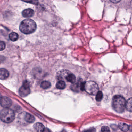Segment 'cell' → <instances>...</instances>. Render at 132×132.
<instances>
[{
  "label": "cell",
  "mask_w": 132,
  "mask_h": 132,
  "mask_svg": "<svg viewBox=\"0 0 132 132\" xmlns=\"http://www.w3.org/2000/svg\"><path fill=\"white\" fill-rule=\"evenodd\" d=\"M125 99L122 96L115 95L112 100V106L114 110L118 113L124 112L126 108Z\"/></svg>",
  "instance_id": "2"
},
{
  "label": "cell",
  "mask_w": 132,
  "mask_h": 132,
  "mask_svg": "<svg viewBox=\"0 0 132 132\" xmlns=\"http://www.w3.org/2000/svg\"><path fill=\"white\" fill-rule=\"evenodd\" d=\"M51 84L50 82L47 81H43L41 84V87L44 89H47L51 87Z\"/></svg>",
  "instance_id": "18"
},
{
  "label": "cell",
  "mask_w": 132,
  "mask_h": 132,
  "mask_svg": "<svg viewBox=\"0 0 132 132\" xmlns=\"http://www.w3.org/2000/svg\"><path fill=\"white\" fill-rule=\"evenodd\" d=\"M71 72L68 70L60 71L56 74V79L59 81H64L66 80L67 76Z\"/></svg>",
  "instance_id": "7"
},
{
  "label": "cell",
  "mask_w": 132,
  "mask_h": 132,
  "mask_svg": "<svg viewBox=\"0 0 132 132\" xmlns=\"http://www.w3.org/2000/svg\"><path fill=\"white\" fill-rule=\"evenodd\" d=\"M22 1L27 3H30L35 5H37L38 4V0H22Z\"/></svg>",
  "instance_id": "20"
},
{
  "label": "cell",
  "mask_w": 132,
  "mask_h": 132,
  "mask_svg": "<svg viewBox=\"0 0 132 132\" xmlns=\"http://www.w3.org/2000/svg\"><path fill=\"white\" fill-rule=\"evenodd\" d=\"M12 104L11 100L7 97H2L0 100V105L4 108H9Z\"/></svg>",
  "instance_id": "8"
},
{
  "label": "cell",
  "mask_w": 132,
  "mask_h": 132,
  "mask_svg": "<svg viewBox=\"0 0 132 132\" xmlns=\"http://www.w3.org/2000/svg\"><path fill=\"white\" fill-rule=\"evenodd\" d=\"M24 119L26 121L29 123H32L35 121V117L29 113H26L25 114Z\"/></svg>",
  "instance_id": "12"
},
{
  "label": "cell",
  "mask_w": 132,
  "mask_h": 132,
  "mask_svg": "<svg viewBox=\"0 0 132 132\" xmlns=\"http://www.w3.org/2000/svg\"><path fill=\"white\" fill-rule=\"evenodd\" d=\"M103 98V94L101 91H98L97 94L96 95V101L97 102H100L102 100Z\"/></svg>",
  "instance_id": "19"
},
{
  "label": "cell",
  "mask_w": 132,
  "mask_h": 132,
  "mask_svg": "<svg viewBox=\"0 0 132 132\" xmlns=\"http://www.w3.org/2000/svg\"><path fill=\"white\" fill-rule=\"evenodd\" d=\"M9 37L11 41L15 42L18 40L19 38V36L18 33H16L12 32L9 34Z\"/></svg>",
  "instance_id": "17"
},
{
  "label": "cell",
  "mask_w": 132,
  "mask_h": 132,
  "mask_svg": "<svg viewBox=\"0 0 132 132\" xmlns=\"http://www.w3.org/2000/svg\"><path fill=\"white\" fill-rule=\"evenodd\" d=\"M66 80L71 83H74L76 81V77L73 74L71 73L67 76Z\"/></svg>",
  "instance_id": "16"
},
{
  "label": "cell",
  "mask_w": 132,
  "mask_h": 132,
  "mask_svg": "<svg viewBox=\"0 0 132 132\" xmlns=\"http://www.w3.org/2000/svg\"><path fill=\"white\" fill-rule=\"evenodd\" d=\"M101 131L102 132H110V130L108 126H104L102 128Z\"/></svg>",
  "instance_id": "22"
},
{
  "label": "cell",
  "mask_w": 132,
  "mask_h": 132,
  "mask_svg": "<svg viewBox=\"0 0 132 132\" xmlns=\"http://www.w3.org/2000/svg\"><path fill=\"white\" fill-rule=\"evenodd\" d=\"M85 82L81 78H78L74 83L71 86V88L72 90L76 92H79L80 91L85 90Z\"/></svg>",
  "instance_id": "5"
},
{
  "label": "cell",
  "mask_w": 132,
  "mask_h": 132,
  "mask_svg": "<svg viewBox=\"0 0 132 132\" xmlns=\"http://www.w3.org/2000/svg\"><path fill=\"white\" fill-rule=\"evenodd\" d=\"M126 108L127 111L132 112V98H129L126 102Z\"/></svg>",
  "instance_id": "15"
},
{
  "label": "cell",
  "mask_w": 132,
  "mask_h": 132,
  "mask_svg": "<svg viewBox=\"0 0 132 132\" xmlns=\"http://www.w3.org/2000/svg\"><path fill=\"white\" fill-rule=\"evenodd\" d=\"M5 48V44L3 41H0V51L4 50Z\"/></svg>",
  "instance_id": "21"
},
{
  "label": "cell",
  "mask_w": 132,
  "mask_h": 132,
  "mask_svg": "<svg viewBox=\"0 0 132 132\" xmlns=\"http://www.w3.org/2000/svg\"><path fill=\"white\" fill-rule=\"evenodd\" d=\"M118 127L122 131L126 132L128 131L129 129V127L128 125L125 123H119Z\"/></svg>",
  "instance_id": "14"
},
{
  "label": "cell",
  "mask_w": 132,
  "mask_h": 132,
  "mask_svg": "<svg viewBox=\"0 0 132 132\" xmlns=\"http://www.w3.org/2000/svg\"><path fill=\"white\" fill-rule=\"evenodd\" d=\"M111 127L112 128V129L114 130H117V129H118V127H117V126L116 125H112L111 126Z\"/></svg>",
  "instance_id": "23"
},
{
  "label": "cell",
  "mask_w": 132,
  "mask_h": 132,
  "mask_svg": "<svg viewBox=\"0 0 132 132\" xmlns=\"http://www.w3.org/2000/svg\"><path fill=\"white\" fill-rule=\"evenodd\" d=\"M19 95L22 97L28 96L30 93V89L29 83L26 80L23 83L22 86L20 88L19 91Z\"/></svg>",
  "instance_id": "6"
},
{
  "label": "cell",
  "mask_w": 132,
  "mask_h": 132,
  "mask_svg": "<svg viewBox=\"0 0 132 132\" xmlns=\"http://www.w3.org/2000/svg\"><path fill=\"white\" fill-rule=\"evenodd\" d=\"M113 3H117L119 2L121 0H110Z\"/></svg>",
  "instance_id": "24"
},
{
  "label": "cell",
  "mask_w": 132,
  "mask_h": 132,
  "mask_svg": "<svg viewBox=\"0 0 132 132\" xmlns=\"http://www.w3.org/2000/svg\"><path fill=\"white\" fill-rule=\"evenodd\" d=\"M34 129L37 132H43L45 131V128L44 125L41 123H36L33 126Z\"/></svg>",
  "instance_id": "11"
},
{
  "label": "cell",
  "mask_w": 132,
  "mask_h": 132,
  "mask_svg": "<svg viewBox=\"0 0 132 132\" xmlns=\"http://www.w3.org/2000/svg\"><path fill=\"white\" fill-rule=\"evenodd\" d=\"M66 83L64 81H59L56 83V87L57 89H60V90H63L65 89L66 87Z\"/></svg>",
  "instance_id": "13"
},
{
  "label": "cell",
  "mask_w": 132,
  "mask_h": 132,
  "mask_svg": "<svg viewBox=\"0 0 132 132\" xmlns=\"http://www.w3.org/2000/svg\"><path fill=\"white\" fill-rule=\"evenodd\" d=\"M34 14V11L31 9L29 8L25 9L22 12V16L25 18H31Z\"/></svg>",
  "instance_id": "9"
},
{
  "label": "cell",
  "mask_w": 132,
  "mask_h": 132,
  "mask_svg": "<svg viewBox=\"0 0 132 132\" xmlns=\"http://www.w3.org/2000/svg\"><path fill=\"white\" fill-rule=\"evenodd\" d=\"M15 118L14 112L10 108H4L0 111V119L4 123H11L14 120Z\"/></svg>",
  "instance_id": "3"
},
{
  "label": "cell",
  "mask_w": 132,
  "mask_h": 132,
  "mask_svg": "<svg viewBox=\"0 0 132 132\" xmlns=\"http://www.w3.org/2000/svg\"><path fill=\"white\" fill-rule=\"evenodd\" d=\"M1 94H0V100H1Z\"/></svg>",
  "instance_id": "25"
},
{
  "label": "cell",
  "mask_w": 132,
  "mask_h": 132,
  "mask_svg": "<svg viewBox=\"0 0 132 132\" xmlns=\"http://www.w3.org/2000/svg\"><path fill=\"white\" fill-rule=\"evenodd\" d=\"M84 90L89 94L95 95L98 91V87L97 84L94 81H87L85 84Z\"/></svg>",
  "instance_id": "4"
},
{
  "label": "cell",
  "mask_w": 132,
  "mask_h": 132,
  "mask_svg": "<svg viewBox=\"0 0 132 132\" xmlns=\"http://www.w3.org/2000/svg\"><path fill=\"white\" fill-rule=\"evenodd\" d=\"M19 29L25 34H30L33 33L36 30L37 25L33 20L29 19L23 20L20 23Z\"/></svg>",
  "instance_id": "1"
},
{
  "label": "cell",
  "mask_w": 132,
  "mask_h": 132,
  "mask_svg": "<svg viewBox=\"0 0 132 132\" xmlns=\"http://www.w3.org/2000/svg\"><path fill=\"white\" fill-rule=\"evenodd\" d=\"M9 75L8 71L6 69L4 68L0 69V80H6L9 77Z\"/></svg>",
  "instance_id": "10"
}]
</instances>
